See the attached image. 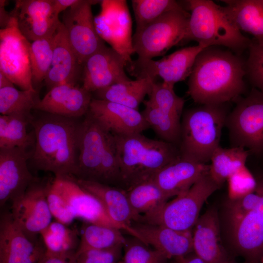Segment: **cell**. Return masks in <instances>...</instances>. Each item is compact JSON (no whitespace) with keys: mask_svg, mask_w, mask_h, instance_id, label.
<instances>
[{"mask_svg":"<svg viewBox=\"0 0 263 263\" xmlns=\"http://www.w3.org/2000/svg\"><path fill=\"white\" fill-rule=\"evenodd\" d=\"M245 62L238 55L217 46L203 49L188 77L187 94L199 105L236 101L246 87Z\"/></svg>","mask_w":263,"mask_h":263,"instance_id":"cell-1","label":"cell"},{"mask_svg":"<svg viewBox=\"0 0 263 263\" xmlns=\"http://www.w3.org/2000/svg\"><path fill=\"white\" fill-rule=\"evenodd\" d=\"M41 112L30 123L35 139L31 156L34 165L55 176L75 177L80 122L76 118Z\"/></svg>","mask_w":263,"mask_h":263,"instance_id":"cell-2","label":"cell"},{"mask_svg":"<svg viewBox=\"0 0 263 263\" xmlns=\"http://www.w3.org/2000/svg\"><path fill=\"white\" fill-rule=\"evenodd\" d=\"M113 135L120 188L125 190L152 179L163 168L181 157L177 146L162 140L152 139L141 133Z\"/></svg>","mask_w":263,"mask_h":263,"instance_id":"cell-3","label":"cell"},{"mask_svg":"<svg viewBox=\"0 0 263 263\" xmlns=\"http://www.w3.org/2000/svg\"><path fill=\"white\" fill-rule=\"evenodd\" d=\"M226 104L199 105L183 113L178 145L181 157L205 164L210 161L220 146L229 113Z\"/></svg>","mask_w":263,"mask_h":263,"instance_id":"cell-4","label":"cell"},{"mask_svg":"<svg viewBox=\"0 0 263 263\" xmlns=\"http://www.w3.org/2000/svg\"><path fill=\"white\" fill-rule=\"evenodd\" d=\"M190 11L183 41L194 40L205 48L224 46L239 55L251 41L241 33L223 7L211 0H186Z\"/></svg>","mask_w":263,"mask_h":263,"instance_id":"cell-5","label":"cell"},{"mask_svg":"<svg viewBox=\"0 0 263 263\" xmlns=\"http://www.w3.org/2000/svg\"><path fill=\"white\" fill-rule=\"evenodd\" d=\"M225 125L231 147H241L257 156L263 155V93L253 88L236 101Z\"/></svg>","mask_w":263,"mask_h":263,"instance_id":"cell-6","label":"cell"},{"mask_svg":"<svg viewBox=\"0 0 263 263\" xmlns=\"http://www.w3.org/2000/svg\"><path fill=\"white\" fill-rule=\"evenodd\" d=\"M189 13L184 7L172 10L136 29L132 48L138 58L150 59L162 56L183 41Z\"/></svg>","mask_w":263,"mask_h":263,"instance_id":"cell-7","label":"cell"},{"mask_svg":"<svg viewBox=\"0 0 263 263\" xmlns=\"http://www.w3.org/2000/svg\"><path fill=\"white\" fill-rule=\"evenodd\" d=\"M219 186L209 173L201 177L185 192L166 204L142 222L164 225L180 231L191 230L207 199Z\"/></svg>","mask_w":263,"mask_h":263,"instance_id":"cell-8","label":"cell"},{"mask_svg":"<svg viewBox=\"0 0 263 263\" xmlns=\"http://www.w3.org/2000/svg\"><path fill=\"white\" fill-rule=\"evenodd\" d=\"M11 16L7 25L0 30V72L21 90L36 91L32 82L31 42L22 35L15 18Z\"/></svg>","mask_w":263,"mask_h":263,"instance_id":"cell-9","label":"cell"},{"mask_svg":"<svg viewBox=\"0 0 263 263\" xmlns=\"http://www.w3.org/2000/svg\"><path fill=\"white\" fill-rule=\"evenodd\" d=\"M99 0H79L63 12L61 21L79 64L105 45L96 30L92 5Z\"/></svg>","mask_w":263,"mask_h":263,"instance_id":"cell-10","label":"cell"},{"mask_svg":"<svg viewBox=\"0 0 263 263\" xmlns=\"http://www.w3.org/2000/svg\"><path fill=\"white\" fill-rule=\"evenodd\" d=\"M204 47L197 45L182 48L157 60L137 58L128 63L129 73L136 79L157 77L171 86L189 77L196 58Z\"/></svg>","mask_w":263,"mask_h":263,"instance_id":"cell-11","label":"cell"},{"mask_svg":"<svg viewBox=\"0 0 263 263\" xmlns=\"http://www.w3.org/2000/svg\"><path fill=\"white\" fill-rule=\"evenodd\" d=\"M113 134L88 112L80 122L76 178L101 181V166Z\"/></svg>","mask_w":263,"mask_h":263,"instance_id":"cell-12","label":"cell"},{"mask_svg":"<svg viewBox=\"0 0 263 263\" xmlns=\"http://www.w3.org/2000/svg\"><path fill=\"white\" fill-rule=\"evenodd\" d=\"M46 184L36 179L20 196L12 202L13 219L32 241L52 222L46 195Z\"/></svg>","mask_w":263,"mask_h":263,"instance_id":"cell-13","label":"cell"},{"mask_svg":"<svg viewBox=\"0 0 263 263\" xmlns=\"http://www.w3.org/2000/svg\"><path fill=\"white\" fill-rule=\"evenodd\" d=\"M51 184L71 207L76 218L86 222L125 229L109 215L101 201L82 188L73 176H55Z\"/></svg>","mask_w":263,"mask_h":263,"instance_id":"cell-14","label":"cell"},{"mask_svg":"<svg viewBox=\"0 0 263 263\" xmlns=\"http://www.w3.org/2000/svg\"><path fill=\"white\" fill-rule=\"evenodd\" d=\"M127 60L118 51L104 45L83 65L82 87L92 94L131 79L125 71Z\"/></svg>","mask_w":263,"mask_h":263,"instance_id":"cell-15","label":"cell"},{"mask_svg":"<svg viewBox=\"0 0 263 263\" xmlns=\"http://www.w3.org/2000/svg\"><path fill=\"white\" fill-rule=\"evenodd\" d=\"M10 14L30 42L53 35L60 22L53 10V0H18Z\"/></svg>","mask_w":263,"mask_h":263,"instance_id":"cell-16","label":"cell"},{"mask_svg":"<svg viewBox=\"0 0 263 263\" xmlns=\"http://www.w3.org/2000/svg\"><path fill=\"white\" fill-rule=\"evenodd\" d=\"M18 147L0 149V206L21 196L37 179L29 171L31 154Z\"/></svg>","mask_w":263,"mask_h":263,"instance_id":"cell-17","label":"cell"},{"mask_svg":"<svg viewBox=\"0 0 263 263\" xmlns=\"http://www.w3.org/2000/svg\"><path fill=\"white\" fill-rule=\"evenodd\" d=\"M46 248L33 242L23 233L11 212L1 214L0 263H38Z\"/></svg>","mask_w":263,"mask_h":263,"instance_id":"cell-18","label":"cell"},{"mask_svg":"<svg viewBox=\"0 0 263 263\" xmlns=\"http://www.w3.org/2000/svg\"><path fill=\"white\" fill-rule=\"evenodd\" d=\"M88 112L113 135L141 133L150 128L142 113L117 103L93 97Z\"/></svg>","mask_w":263,"mask_h":263,"instance_id":"cell-19","label":"cell"},{"mask_svg":"<svg viewBox=\"0 0 263 263\" xmlns=\"http://www.w3.org/2000/svg\"><path fill=\"white\" fill-rule=\"evenodd\" d=\"M136 237L164 254L168 259L181 258L193 251L191 230L180 231L143 222L131 225Z\"/></svg>","mask_w":263,"mask_h":263,"instance_id":"cell-20","label":"cell"},{"mask_svg":"<svg viewBox=\"0 0 263 263\" xmlns=\"http://www.w3.org/2000/svg\"><path fill=\"white\" fill-rule=\"evenodd\" d=\"M93 98L92 93L77 84H64L49 90L35 110L66 117L85 115Z\"/></svg>","mask_w":263,"mask_h":263,"instance_id":"cell-21","label":"cell"},{"mask_svg":"<svg viewBox=\"0 0 263 263\" xmlns=\"http://www.w3.org/2000/svg\"><path fill=\"white\" fill-rule=\"evenodd\" d=\"M209 171V165L181 156L158 171L152 180L169 198L187 191Z\"/></svg>","mask_w":263,"mask_h":263,"instance_id":"cell-22","label":"cell"},{"mask_svg":"<svg viewBox=\"0 0 263 263\" xmlns=\"http://www.w3.org/2000/svg\"><path fill=\"white\" fill-rule=\"evenodd\" d=\"M82 69L60 21L54 34L52 64L44 80L47 89L64 84H77L82 78Z\"/></svg>","mask_w":263,"mask_h":263,"instance_id":"cell-23","label":"cell"},{"mask_svg":"<svg viewBox=\"0 0 263 263\" xmlns=\"http://www.w3.org/2000/svg\"><path fill=\"white\" fill-rule=\"evenodd\" d=\"M75 178L82 188L101 201L114 222L123 226L125 231L132 236L136 237L131 225L137 222V219L130 206L126 190L98 182Z\"/></svg>","mask_w":263,"mask_h":263,"instance_id":"cell-24","label":"cell"},{"mask_svg":"<svg viewBox=\"0 0 263 263\" xmlns=\"http://www.w3.org/2000/svg\"><path fill=\"white\" fill-rule=\"evenodd\" d=\"M193 251L209 263L229 260L221 244L218 215L214 209L207 211L199 218L192 234Z\"/></svg>","mask_w":263,"mask_h":263,"instance_id":"cell-25","label":"cell"},{"mask_svg":"<svg viewBox=\"0 0 263 263\" xmlns=\"http://www.w3.org/2000/svg\"><path fill=\"white\" fill-rule=\"evenodd\" d=\"M237 249L249 263H260L263 258V221L256 210L231 222Z\"/></svg>","mask_w":263,"mask_h":263,"instance_id":"cell-26","label":"cell"},{"mask_svg":"<svg viewBox=\"0 0 263 263\" xmlns=\"http://www.w3.org/2000/svg\"><path fill=\"white\" fill-rule=\"evenodd\" d=\"M225 12L241 31L248 33L263 45V0H225Z\"/></svg>","mask_w":263,"mask_h":263,"instance_id":"cell-27","label":"cell"},{"mask_svg":"<svg viewBox=\"0 0 263 263\" xmlns=\"http://www.w3.org/2000/svg\"><path fill=\"white\" fill-rule=\"evenodd\" d=\"M155 80L149 78L119 82L93 93L95 98L109 101L138 110L150 92Z\"/></svg>","mask_w":263,"mask_h":263,"instance_id":"cell-28","label":"cell"},{"mask_svg":"<svg viewBox=\"0 0 263 263\" xmlns=\"http://www.w3.org/2000/svg\"><path fill=\"white\" fill-rule=\"evenodd\" d=\"M132 209L141 222L156 213L169 198L152 180L139 183L126 190Z\"/></svg>","mask_w":263,"mask_h":263,"instance_id":"cell-29","label":"cell"},{"mask_svg":"<svg viewBox=\"0 0 263 263\" xmlns=\"http://www.w3.org/2000/svg\"><path fill=\"white\" fill-rule=\"evenodd\" d=\"M249 152L241 147L219 146L212 154L209 173L219 186L236 172L246 166Z\"/></svg>","mask_w":263,"mask_h":263,"instance_id":"cell-30","label":"cell"},{"mask_svg":"<svg viewBox=\"0 0 263 263\" xmlns=\"http://www.w3.org/2000/svg\"><path fill=\"white\" fill-rule=\"evenodd\" d=\"M77 232L58 222H51L40 233L46 251L70 259L76 252L79 243Z\"/></svg>","mask_w":263,"mask_h":263,"instance_id":"cell-31","label":"cell"},{"mask_svg":"<svg viewBox=\"0 0 263 263\" xmlns=\"http://www.w3.org/2000/svg\"><path fill=\"white\" fill-rule=\"evenodd\" d=\"M120 229L86 222L83 227L78 248L75 253L89 249H101L124 245L126 238Z\"/></svg>","mask_w":263,"mask_h":263,"instance_id":"cell-32","label":"cell"},{"mask_svg":"<svg viewBox=\"0 0 263 263\" xmlns=\"http://www.w3.org/2000/svg\"><path fill=\"white\" fill-rule=\"evenodd\" d=\"M143 103L142 113L150 128L153 129L161 140L178 147L181 135V117L161 110L149 104Z\"/></svg>","mask_w":263,"mask_h":263,"instance_id":"cell-33","label":"cell"},{"mask_svg":"<svg viewBox=\"0 0 263 263\" xmlns=\"http://www.w3.org/2000/svg\"><path fill=\"white\" fill-rule=\"evenodd\" d=\"M54 34L30 43L29 53L32 82L34 89L38 93L40 84L44 81L52 64L54 47Z\"/></svg>","mask_w":263,"mask_h":263,"instance_id":"cell-34","label":"cell"},{"mask_svg":"<svg viewBox=\"0 0 263 263\" xmlns=\"http://www.w3.org/2000/svg\"><path fill=\"white\" fill-rule=\"evenodd\" d=\"M39 100L36 91L18 90L15 87L0 88V114L32 117L31 111Z\"/></svg>","mask_w":263,"mask_h":263,"instance_id":"cell-35","label":"cell"},{"mask_svg":"<svg viewBox=\"0 0 263 263\" xmlns=\"http://www.w3.org/2000/svg\"><path fill=\"white\" fill-rule=\"evenodd\" d=\"M136 29L140 28L172 10L183 8L173 0H132Z\"/></svg>","mask_w":263,"mask_h":263,"instance_id":"cell-36","label":"cell"},{"mask_svg":"<svg viewBox=\"0 0 263 263\" xmlns=\"http://www.w3.org/2000/svg\"><path fill=\"white\" fill-rule=\"evenodd\" d=\"M148 95L149 104L181 118L185 100L176 94L173 86L155 82Z\"/></svg>","mask_w":263,"mask_h":263,"instance_id":"cell-37","label":"cell"},{"mask_svg":"<svg viewBox=\"0 0 263 263\" xmlns=\"http://www.w3.org/2000/svg\"><path fill=\"white\" fill-rule=\"evenodd\" d=\"M9 121L7 135L3 148L18 147L27 150L33 143L35 144V135L28 133L27 125L33 118L21 115H8Z\"/></svg>","mask_w":263,"mask_h":263,"instance_id":"cell-38","label":"cell"},{"mask_svg":"<svg viewBox=\"0 0 263 263\" xmlns=\"http://www.w3.org/2000/svg\"><path fill=\"white\" fill-rule=\"evenodd\" d=\"M123 248V263H167L169 259L159 251L150 248L134 237L126 239Z\"/></svg>","mask_w":263,"mask_h":263,"instance_id":"cell-39","label":"cell"},{"mask_svg":"<svg viewBox=\"0 0 263 263\" xmlns=\"http://www.w3.org/2000/svg\"><path fill=\"white\" fill-rule=\"evenodd\" d=\"M248 49L246 75L253 88L263 93V45L252 41Z\"/></svg>","mask_w":263,"mask_h":263,"instance_id":"cell-40","label":"cell"},{"mask_svg":"<svg viewBox=\"0 0 263 263\" xmlns=\"http://www.w3.org/2000/svg\"><path fill=\"white\" fill-rule=\"evenodd\" d=\"M227 181L230 200L239 199L253 192L257 184L256 179L246 166L232 175Z\"/></svg>","mask_w":263,"mask_h":263,"instance_id":"cell-41","label":"cell"},{"mask_svg":"<svg viewBox=\"0 0 263 263\" xmlns=\"http://www.w3.org/2000/svg\"><path fill=\"white\" fill-rule=\"evenodd\" d=\"M124 245L101 249H89L75 253L69 259L72 263H117Z\"/></svg>","mask_w":263,"mask_h":263,"instance_id":"cell-42","label":"cell"},{"mask_svg":"<svg viewBox=\"0 0 263 263\" xmlns=\"http://www.w3.org/2000/svg\"><path fill=\"white\" fill-rule=\"evenodd\" d=\"M46 195L50 212L57 222L68 225L76 218L71 207L53 187L51 181L46 183Z\"/></svg>","mask_w":263,"mask_h":263,"instance_id":"cell-43","label":"cell"},{"mask_svg":"<svg viewBox=\"0 0 263 263\" xmlns=\"http://www.w3.org/2000/svg\"><path fill=\"white\" fill-rule=\"evenodd\" d=\"M259 200V195L255 191L240 198L230 200L228 208L231 222L255 210Z\"/></svg>","mask_w":263,"mask_h":263,"instance_id":"cell-44","label":"cell"},{"mask_svg":"<svg viewBox=\"0 0 263 263\" xmlns=\"http://www.w3.org/2000/svg\"><path fill=\"white\" fill-rule=\"evenodd\" d=\"M38 263H72L69 259L56 255L45 252Z\"/></svg>","mask_w":263,"mask_h":263,"instance_id":"cell-45","label":"cell"},{"mask_svg":"<svg viewBox=\"0 0 263 263\" xmlns=\"http://www.w3.org/2000/svg\"><path fill=\"white\" fill-rule=\"evenodd\" d=\"M79 0H53V10L58 15L61 12H64L75 4Z\"/></svg>","mask_w":263,"mask_h":263,"instance_id":"cell-46","label":"cell"},{"mask_svg":"<svg viewBox=\"0 0 263 263\" xmlns=\"http://www.w3.org/2000/svg\"><path fill=\"white\" fill-rule=\"evenodd\" d=\"M8 115L0 116V149L3 148L5 144L8 126Z\"/></svg>","mask_w":263,"mask_h":263,"instance_id":"cell-47","label":"cell"},{"mask_svg":"<svg viewBox=\"0 0 263 263\" xmlns=\"http://www.w3.org/2000/svg\"><path fill=\"white\" fill-rule=\"evenodd\" d=\"M257 184L254 191L259 195L260 200L256 211L263 221V176L256 179Z\"/></svg>","mask_w":263,"mask_h":263,"instance_id":"cell-48","label":"cell"},{"mask_svg":"<svg viewBox=\"0 0 263 263\" xmlns=\"http://www.w3.org/2000/svg\"><path fill=\"white\" fill-rule=\"evenodd\" d=\"M0 26L2 28H5L8 24L11 18L10 13H8L4 9L5 1H0Z\"/></svg>","mask_w":263,"mask_h":263,"instance_id":"cell-49","label":"cell"},{"mask_svg":"<svg viewBox=\"0 0 263 263\" xmlns=\"http://www.w3.org/2000/svg\"><path fill=\"white\" fill-rule=\"evenodd\" d=\"M7 87H14V84L6 76L0 72V88Z\"/></svg>","mask_w":263,"mask_h":263,"instance_id":"cell-50","label":"cell"},{"mask_svg":"<svg viewBox=\"0 0 263 263\" xmlns=\"http://www.w3.org/2000/svg\"><path fill=\"white\" fill-rule=\"evenodd\" d=\"M185 263H208L199 257H197L196 255L195 256L191 257L188 260H187ZM221 263H235L233 262L232 261H231L230 260H228L227 261L222 262Z\"/></svg>","mask_w":263,"mask_h":263,"instance_id":"cell-51","label":"cell"},{"mask_svg":"<svg viewBox=\"0 0 263 263\" xmlns=\"http://www.w3.org/2000/svg\"><path fill=\"white\" fill-rule=\"evenodd\" d=\"M260 263H263V258L261 259Z\"/></svg>","mask_w":263,"mask_h":263,"instance_id":"cell-52","label":"cell"}]
</instances>
